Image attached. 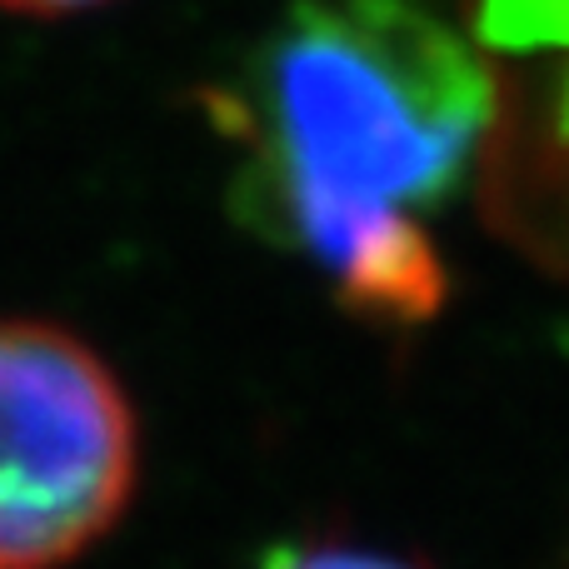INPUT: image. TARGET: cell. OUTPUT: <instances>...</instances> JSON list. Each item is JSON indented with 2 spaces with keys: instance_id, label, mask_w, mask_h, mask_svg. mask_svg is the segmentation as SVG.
<instances>
[{
  "instance_id": "3957f363",
  "label": "cell",
  "mask_w": 569,
  "mask_h": 569,
  "mask_svg": "<svg viewBox=\"0 0 569 569\" xmlns=\"http://www.w3.org/2000/svg\"><path fill=\"white\" fill-rule=\"evenodd\" d=\"M475 20L505 50L569 46V0H480Z\"/></svg>"
},
{
  "instance_id": "6da1fadb",
  "label": "cell",
  "mask_w": 569,
  "mask_h": 569,
  "mask_svg": "<svg viewBox=\"0 0 569 569\" xmlns=\"http://www.w3.org/2000/svg\"><path fill=\"white\" fill-rule=\"evenodd\" d=\"M230 200L365 325L415 330L450 295L430 240L495 116V80L425 0H295L200 90Z\"/></svg>"
},
{
  "instance_id": "5b68a950",
  "label": "cell",
  "mask_w": 569,
  "mask_h": 569,
  "mask_svg": "<svg viewBox=\"0 0 569 569\" xmlns=\"http://www.w3.org/2000/svg\"><path fill=\"white\" fill-rule=\"evenodd\" d=\"M110 0H0V16H36V20H56V16H80V10H100Z\"/></svg>"
},
{
  "instance_id": "7a4b0ae2",
  "label": "cell",
  "mask_w": 569,
  "mask_h": 569,
  "mask_svg": "<svg viewBox=\"0 0 569 569\" xmlns=\"http://www.w3.org/2000/svg\"><path fill=\"white\" fill-rule=\"evenodd\" d=\"M140 420L76 330L0 320V569H66L120 525Z\"/></svg>"
},
{
  "instance_id": "277c9868",
  "label": "cell",
  "mask_w": 569,
  "mask_h": 569,
  "mask_svg": "<svg viewBox=\"0 0 569 569\" xmlns=\"http://www.w3.org/2000/svg\"><path fill=\"white\" fill-rule=\"evenodd\" d=\"M270 569H420L405 555L375 550V545H355V540H310V545H290L280 550Z\"/></svg>"
}]
</instances>
